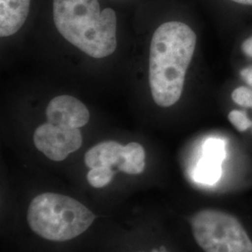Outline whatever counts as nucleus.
<instances>
[{
  "instance_id": "obj_8",
  "label": "nucleus",
  "mask_w": 252,
  "mask_h": 252,
  "mask_svg": "<svg viewBox=\"0 0 252 252\" xmlns=\"http://www.w3.org/2000/svg\"><path fill=\"white\" fill-rule=\"evenodd\" d=\"M126 147L116 141H104L98 143L85 153L84 162L89 168L117 166L122 171L126 163Z\"/></svg>"
},
{
  "instance_id": "obj_7",
  "label": "nucleus",
  "mask_w": 252,
  "mask_h": 252,
  "mask_svg": "<svg viewBox=\"0 0 252 252\" xmlns=\"http://www.w3.org/2000/svg\"><path fill=\"white\" fill-rule=\"evenodd\" d=\"M46 116L50 123H64L75 128H81L88 124L90 112L81 101L64 94L50 101Z\"/></svg>"
},
{
  "instance_id": "obj_10",
  "label": "nucleus",
  "mask_w": 252,
  "mask_h": 252,
  "mask_svg": "<svg viewBox=\"0 0 252 252\" xmlns=\"http://www.w3.org/2000/svg\"><path fill=\"white\" fill-rule=\"evenodd\" d=\"M126 147V163L122 172L129 175H138L144 171L146 153L144 148L136 142H131Z\"/></svg>"
},
{
  "instance_id": "obj_18",
  "label": "nucleus",
  "mask_w": 252,
  "mask_h": 252,
  "mask_svg": "<svg viewBox=\"0 0 252 252\" xmlns=\"http://www.w3.org/2000/svg\"></svg>"
},
{
  "instance_id": "obj_5",
  "label": "nucleus",
  "mask_w": 252,
  "mask_h": 252,
  "mask_svg": "<svg viewBox=\"0 0 252 252\" xmlns=\"http://www.w3.org/2000/svg\"><path fill=\"white\" fill-rule=\"evenodd\" d=\"M34 144L50 160L61 162L81 148L82 135L80 128L68 124L47 122L36 128Z\"/></svg>"
},
{
  "instance_id": "obj_17",
  "label": "nucleus",
  "mask_w": 252,
  "mask_h": 252,
  "mask_svg": "<svg viewBox=\"0 0 252 252\" xmlns=\"http://www.w3.org/2000/svg\"><path fill=\"white\" fill-rule=\"evenodd\" d=\"M152 252H166V251H164V248H160L159 250H154V251H153Z\"/></svg>"
},
{
  "instance_id": "obj_2",
  "label": "nucleus",
  "mask_w": 252,
  "mask_h": 252,
  "mask_svg": "<svg viewBox=\"0 0 252 252\" xmlns=\"http://www.w3.org/2000/svg\"><path fill=\"white\" fill-rule=\"evenodd\" d=\"M54 21L68 42L91 57L104 58L116 50V12L101 10L98 0H54Z\"/></svg>"
},
{
  "instance_id": "obj_11",
  "label": "nucleus",
  "mask_w": 252,
  "mask_h": 252,
  "mask_svg": "<svg viewBox=\"0 0 252 252\" xmlns=\"http://www.w3.org/2000/svg\"><path fill=\"white\" fill-rule=\"evenodd\" d=\"M114 174L115 172L112 168L94 167L87 173V180L92 187L103 188L111 182Z\"/></svg>"
},
{
  "instance_id": "obj_1",
  "label": "nucleus",
  "mask_w": 252,
  "mask_h": 252,
  "mask_svg": "<svg viewBox=\"0 0 252 252\" xmlns=\"http://www.w3.org/2000/svg\"><path fill=\"white\" fill-rule=\"evenodd\" d=\"M196 42L194 31L181 22H167L155 30L151 43L150 86L159 107L169 108L180 99Z\"/></svg>"
},
{
  "instance_id": "obj_15",
  "label": "nucleus",
  "mask_w": 252,
  "mask_h": 252,
  "mask_svg": "<svg viewBox=\"0 0 252 252\" xmlns=\"http://www.w3.org/2000/svg\"><path fill=\"white\" fill-rule=\"evenodd\" d=\"M241 76H242L244 81L252 87V66L244 68L243 70L241 71Z\"/></svg>"
},
{
  "instance_id": "obj_6",
  "label": "nucleus",
  "mask_w": 252,
  "mask_h": 252,
  "mask_svg": "<svg viewBox=\"0 0 252 252\" xmlns=\"http://www.w3.org/2000/svg\"><path fill=\"white\" fill-rule=\"evenodd\" d=\"M225 157L224 141L216 137L208 138L203 146V157L194 169V180L207 185L217 183L221 177V164Z\"/></svg>"
},
{
  "instance_id": "obj_3",
  "label": "nucleus",
  "mask_w": 252,
  "mask_h": 252,
  "mask_svg": "<svg viewBox=\"0 0 252 252\" xmlns=\"http://www.w3.org/2000/svg\"><path fill=\"white\" fill-rule=\"evenodd\" d=\"M94 220V213L78 200L54 192L37 195L27 210V221L32 231L56 242L78 237Z\"/></svg>"
},
{
  "instance_id": "obj_13",
  "label": "nucleus",
  "mask_w": 252,
  "mask_h": 252,
  "mask_svg": "<svg viewBox=\"0 0 252 252\" xmlns=\"http://www.w3.org/2000/svg\"><path fill=\"white\" fill-rule=\"evenodd\" d=\"M232 100L239 107L252 108V90L247 86H240L232 93Z\"/></svg>"
},
{
  "instance_id": "obj_14",
  "label": "nucleus",
  "mask_w": 252,
  "mask_h": 252,
  "mask_svg": "<svg viewBox=\"0 0 252 252\" xmlns=\"http://www.w3.org/2000/svg\"><path fill=\"white\" fill-rule=\"evenodd\" d=\"M242 52L245 55L252 58V36L245 39L242 43Z\"/></svg>"
},
{
  "instance_id": "obj_4",
  "label": "nucleus",
  "mask_w": 252,
  "mask_h": 252,
  "mask_svg": "<svg viewBox=\"0 0 252 252\" xmlns=\"http://www.w3.org/2000/svg\"><path fill=\"white\" fill-rule=\"evenodd\" d=\"M191 233L205 252H252V241L242 223L222 210L202 209L190 218Z\"/></svg>"
},
{
  "instance_id": "obj_16",
  "label": "nucleus",
  "mask_w": 252,
  "mask_h": 252,
  "mask_svg": "<svg viewBox=\"0 0 252 252\" xmlns=\"http://www.w3.org/2000/svg\"><path fill=\"white\" fill-rule=\"evenodd\" d=\"M234 3L245 5V6H252V0H231Z\"/></svg>"
},
{
  "instance_id": "obj_12",
  "label": "nucleus",
  "mask_w": 252,
  "mask_h": 252,
  "mask_svg": "<svg viewBox=\"0 0 252 252\" xmlns=\"http://www.w3.org/2000/svg\"><path fill=\"white\" fill-rule=\"evenodd\" d=\"M228 120L231 125L240 133H244L252 128V121L243 110L233 109L228 114Z\"/></svg>"
},
{
  "instance_id": "obj_9",
  "label": "nucleus",
  "mask_w": 252,
  "mask_h": 252,
  "mask_svg": "<svg viewBox=\"0 0 252 252\" xmlns=\"http://www.w3.org/2000/svg\"><path fill=\"white\" fill-rule=\"evenodd\" d=\"M31 0H0V36L17 33L27 21Z\"/></svg>"
}]
</instances>
